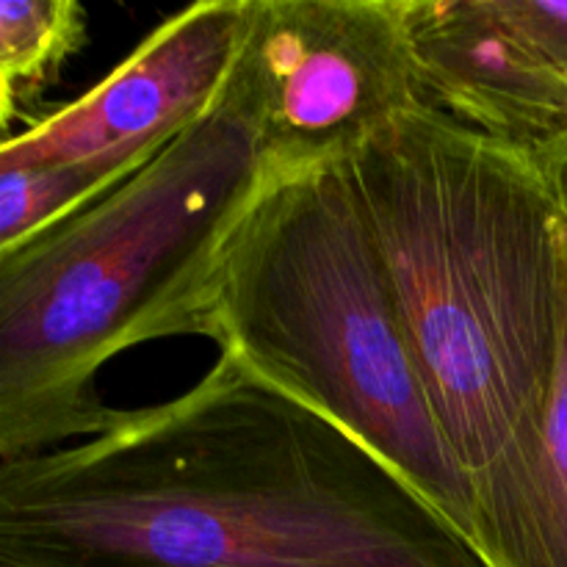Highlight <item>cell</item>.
Segmentation results:
<instances>
[{
    "label": "cell",
    "instance_id": "1",
    "mask_svg": "<svg viewBox=\"0 0 567 567\" xmlns=\"http://www.w3.org/2000/svg\"><path fill=\"white\" fill-rule=\"evenodd\" d=\"M0 567H487L377 454L219 352L169 402L0 460Z\"/></svg>",
    "mask_w": 567,
    "mask_h": 567
},
{
    "label": "cell",
    "instance_id": "2",
    "mask_svg": "<svg viewBox=\"0 0 567 567\" xmlns=\"http://www.w3.org/2000/svg\"><path fill=\"white\" fill-rule=\"evenodd\" d=\"M343 161L435 419L474 491L548 402L567 316L563 205L540 155L426 105Z\"/></svg>",
    "mask_w": 567,
    "mask_h": 567
},
{
    "label": "cell",
    "instance_id": "3",
    "mask_svg": "<svg viewBox=\"0 0 567 567\" xmlns=\"http://www.w3.org/2000/svg\"><path fill=\"white\" fill-rule=\"evenodd\" d=\"M266 175L225 86L142 169L0 255V460L103 430L97 374L116 354L208 338L221 249Z\"/></svg>",
    "mask_w": 567,
    "mask_h": 567
},
{
    "label": "cell",
    "instance_id": "4",
    "mask_svg": "<svg viewBox=\"0 0 567 567\" xmlns=\"http://www.w3.org/2000/svg\"><path fill=\"white\" fill-rule=\"evenodd\" d=\"M208 338L377 454L471 543L468 476L435 419L347 161L266 175L221 249Z\"/></svg>",
    "mask_w": 567,
    "mask_h": 567
},
{
    "label": "cell",
    "instance_id": "5",
    "mask_svg": "<svg viewBox=\"0 0 567 567\" xmlns=\"http://www.w3.org/2000/svg\"><path fill=\"white\" fill-rule=\"evenodd\" d=\"M227 94L269 172L347 158L424 105L404 0H247Z\"/></svg>",
    "mask_w": 567,
    "mask_h": 567
},
{
    "label": "cell",
    "instance_id": "6",
    "mask_svg": "<svg viewBox=\"0 0 567 567\" xmlns=\"http://www.w3.org/2000/svg\"><path fill=\"white\" fill-rule=\"evenodd\" d=\"M244 17L247 0H203L177 11L83 97L0 138V166L150 161L219 103Z\"/></svg>",
    "mask_w": 567,
    "mask_h": 567
},
{
    "label": "cell",
    "instance_id": "7",
    "mask_svg": "<svg viewBox=\"0 0 567 567\" xmlns=\"http://www.w3.org/2000/svg\"><path fill=\"white\" fill-rule=\"evenodd\" d=\"M426 109L507 147L543 153L567 133V81L487 0H404Z\"/></svg>",
    "mask_w": 567,
    "mask_h": 567
},
{
    "label": "cell",
    "instance_id": "8",
    "mask_svg": "<svg viewBox=\"0 0 567 567\" xmlns=\"http://www.w3.org/2000/svg\"><path fill=\"white\" fill-rule=\"evenodd\" d=\"M471 496V546L487 567H567V316L540 424Z\"/></svg>",
    "mask_w": 567,
    "mask_h": 567
},
{
    "label": "cell",
    "instance_id": "9",
    "mask_svg": "<svg viewBox=\"0 0 567 567\" xmlns=\"http://www.w3.org/2000/svg\"><path fill=\"white\" fill-rule=\"evenodd\" d=\"M155 158V155H153ZM147 161H100L78 166H0V255L11 252L125 181Z\"/></svg>",
    "mask_w": 567,
    "mask_h": 567
},
{
    "label": "cell",
    "instance_id": "10",
    "mask_svg": "<svg viewBox=\"0 0 567 567\" xmlns=\"http://www.w3.org/2000/svg\"><path fill=\"white\" fill-rule=\"evenodd\" d=\"M86 37L75 0H0V83L17 97L53 75Z\"/></svg>",
    "mask_w": 567,
    "mask_h": 567
},
{
    "label": "cell",
    "instance_id": "11",
    "mask_svg": "<svg viewBox=\"0 0 567 567\" xmlns=\"http://www.w3.org/2000/svg\"><path fill=\"white\" fill-rule=\"evenodd\" d=\"M493 14L507 22L567 81V0H487Z\"/></svg>",
    "mask_w": 567,
    "mask_h": 567
},
{
    "label": "cell",
    "instance_id": "12",
    "mask_svg": "<svg viewBox=\"0 0 567 567\" xmlns=\"http://www.w3.org/2000/svg\"><path fill=\"white\" fill-rule=\"evenodd\" d=\"M540 155L543 169H546L548 181H551L554 194H557L559 205H563V214L567 219V133L559 142H554L551 147H546Z\"/></svg>",
    "mask_w": 567,
    "mask_h": 567
},
{
    "label": "cell",
    "instance_id": "13",
    "mask_svg": "<svg viewBox=\"0 0 567 567\" xmlns=\"http://www.w3.org/2000/svg\"><path fill=\"white\" fill-rule=\"evenodd\" d=\"M17 114V97L0 83V127H9V122Z\"/></svg>",
    "mask_w": 567,
    "mask_h": 567
},
{
    "label": "cell",
    "instance_id": "14",
    "mask_svg": "<svg viewBox=\"0 0 567 567\" xmlns=\"http://www.w3.org/2000/svg\"><path fill=\"white\" fill-rule=\"evenodd\" d=\"M3 133H6V127H0V138H6V136H3Z\"/></svg>",
    "mask_w": 567,
    "mask_h": 567
}]
</instances>
